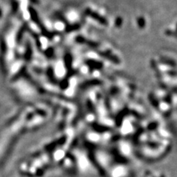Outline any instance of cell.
Segmentation results:
<instances>
[{
    "mask_svg": "<svg viewBox=\"0 0 177 177\" xmlns=\"http://www.w3.org/2000/svg\"><path fill=\"white\" fill-rule=\"evenodd\" d=\"M87 14L89 15V16H91V17L92 18V19H94L95 20H96L97 22H98L99 23H100L101 25H107V20L105 19V18H103V16H101L100 15L98 14V13H95V12L92 11L91 10H89V9H87Z\"/></svg>",
    "mask_w": 177,
    "mask_h": 177,
    "instance_id": "cell-1",
    "label": "cell"
},
{
    "mask_svg": "<svg viewBox=\"0 0 177 177\" xmlns=\"http://www.w3.org/2000/svg\"><path fill=\"white\" fill-rule=\"evenodd\" d=\"M29 13H30V17H31V19H32V20L33 21L35 24H37L39 27H41L42 26V25L40 23L39 19H38V14H37L36 11H35V10H34L33 7H30Z\"/></svg>",
    "mask_w": 177,
    "mask_h": 177,
    "instance_id": "cell-2",
    "label": "cell"
},
{
    "mask_svg": "<svg viewBox=\"0 0 177 177\" xmlns=\"http://www.w3.org/2000/svg\"><path fill=\"white\" fill-rule=\"evenodd\" d=\"M87 65L90 67L91 69H99L102 67L103 64L100 63V61H97L93 60H88L87 62Z\"/></svg>",
    "mask_w": 177,
    "mask_h": 177,
    "instance_id": "cell-3",
    "label": "cell"
},
{
    "mask_svg": "<svg viewBox=\"0 0 177 177\" xmlns=\"http://www.w3.org/2000/svg\"><path fill=\"white\" fill-rule=\"evenodd\" d=\"M72 63V56L70 54H66L64 56V64L67 68L71 67Z\"/></svg>",
    "mask_w": 177,
    "mask_h": 177,
    "instance_id": "cell-4",
    "label": "cell"
},
{
    "mask_svg": "<svg viewBox=\"0 0 177 177\" xmlns=\"http://www.w3.org/2000/svg\"><path fill=\"white\" fill-rule=\"evenodd\" d=\"M26 29H27V25H24V26L22 27L20 30H19V31L18 32V33H17V37H16V41H17V42H20L21 40H22V35H23L24 33H25Z\"/></svg>",
    "mask_w": 177,
    "mask_h": 177,
    "instance_id": "cell-5",
    "label": "cell"
},
{
    "mask_svg": "<svg viewBox=\"0 0 177 177\" xmlns=\"http://www.w3.org/2000/svg\"><path fill=\"white\" fill-rule=\"evenodd\" d=\"M100 55H101V56H103V57L107 58V59H108V60L112 61L115 62V63H117V62H119V61L117 60V58L114 57L113 55L109 54L108 53H100Z\"/></svg>",
    "mask_w": 177,
    "mask_h": 177,
    "instance_id": "cell-6",
    "label": "cell"
},
{
    "mask_svg": "<svg viewBox=\"0 0 177 177\" xmlns=\"http://www.w3.org/2000/svg\"><path fill=\"white\" fill-rule=\"evenodd\" d=\"M31 56H32V49H31L30 44H29V43H27V48L26 52H25V58L27 61H29L30 59Z\"/></svg>",
    "mask_w": 177,
    "mask_h": 177,
    "instance_id": "cell-7",
    "label": "cell"
},
{
    "mask_svg": "<svg viewBox=\"0 0 177 177\" xmlns=\"http://www.w3.org/2000/svg\"><path fill=\"white\" fill-rule=\"evenodd\" d=\"M80 27L81 26H80L79 24H75V25H68V26L66 27V31L67 33H69V32H72V31L78 30L80 28Z\"/></svg>",
    "mask_w": 177,
    "mask_h": 177,
    "instance_id": "cell-8",
    "label": "cell"
},
{
    "mask_svg": "<svg viewBox=\"0 0 177 177\" xmlns=\"http://www.w3.org/2000/svg\"><path fill=\"white\" fill-rule=\"evenodd\" d=\"M53 53H54V50H53V48H49L47 49V50H46V56H47V57H51L53 55Z\"/></svg>",
    "mask_w": 177,
    "mask_h": 177,
    "instance_id": "cell-9",
    "label": "cell"
},
{
    "mask_svg": "<svg viewBox=\"0 0 177 177\" xmlns=\"http://www.w3.org/2000/svg\"><path fill=\"white\" fill-rule=\"evenodd\" d=\"M1 50L2 52H4L6 50V44L3 40L1 41Z\"/></svg>",
    "mask_w": 177,
    "mask_h": 177,
    "instance_id": "cell-10",
    "label": "cell"
},
{
    "mask_svg": "<svg viewBox=\"0 0 177 177\" xmlns=\"http://www.w3.org/2000/svg\"><path fill=\"white\" fill-rule=\"evenodd\" d=\"M120 24H121V19H120V18H118V19H117V21H116V25H117V26H120Z\"/></svg>",
    "mask_w": 177,
    "mask_h": 177,
    "instance_id": "cell-11",
    "label": "cell"
},
{
    "mask_svg": "<svg viewBox=\"0 0 177 177\" xmlns=\"http://www.w3.org/2000/svg\"><path fill=\"white\" fill-rule=\"evenodd\" d=\"M1 9H0V17H1Z\"/></svg>",
    "mask_w": 177,
    "mask_h": 177,
    "instance_id": "cell-12",
    "label": "cell"
}]
</instances>
